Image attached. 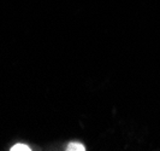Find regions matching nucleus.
<instances>
[{"label": "nucleus", "instance_id": "f03ea898", "mask_svg": "<svg viewBox=\"0 0 160 151\" xmlns=\"http://www.w3.org/2000/svg\"><path fill=\"white\" fill-rule=\"evenodd\" d=\"M10 150L11 151H30L32 149H30L28 145H25V144H16V145H13Z\"/></svg>", "mask_w": 160, "mask_h": 151}, {"label": "nucleus", "instance_id": "f257e3e1", "mask_svg": "<svg viewBox=\"0 0 160 151\" xmlns=\"http://www.w3.org/2000/svg\"><path fill=\"white\" fill-rule=\"evenodd\" d=\"M68 151H84L86 148L83 144L78 143V142H71V143L68 145Z\"/></svg>", "mask_w": 160, "mask_h": 151}]
</instances>
